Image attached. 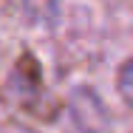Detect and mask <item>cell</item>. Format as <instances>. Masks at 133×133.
<instances>
[{
  "instance_id": "cell-1",
  "label": "cell",
  "mask_w": 133,
  "mask_h": 133,
  "mask_svg": "<svg viewBox=\"0 0 133 133\" xmlns=\"http://www.w3.org/2000/svg\"><path fill=\"white\" fill-rule=\"evenodd\" d=\"M23 9L34 23H45V26H51L57 20V14H59L57 0H23Z\"/></svg>"
},
{
  "instance_id": "cell-2",
  "label": "cell",
  "mask_w": 133,
  "mask_h": 133,
  "mask_svg": "<svg viewBox=\"0 0 133 133\" xmlns=\"http://www.w3.org/2000/svg\"><path fill=\"white\" fill-rule=\"evenodd\" d=\"M119 94H122V99H125V105L133 110V59H128L122 68H119Z\"/></svg>"
}]
</instances>
